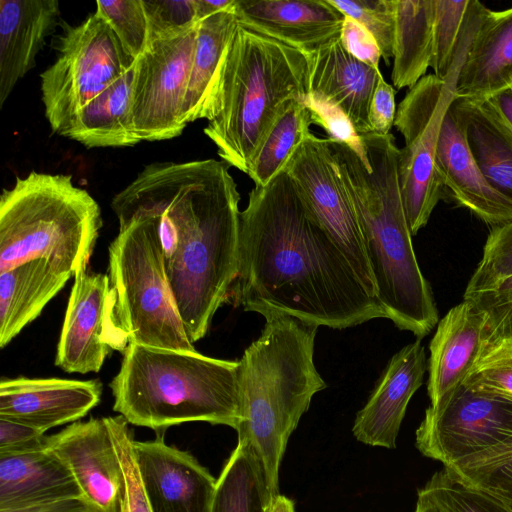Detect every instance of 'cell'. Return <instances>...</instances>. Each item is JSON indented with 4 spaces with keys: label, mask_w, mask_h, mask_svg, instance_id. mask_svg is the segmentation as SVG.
<instances>
[{
    "label": "cell",
    "mask_w": 512,
    "mask_h": 512,
    "mask_svg": "<svg viewBox=\"0 0 512 512\" xmlns=\"http://www.w3.org/2000/svg\"><path fill=\"white\" fill-rule=\"evenodd\" d=\"M229 302L264 318L287 315L332 329L386 318L284 170L254 186L240 213Z\"/></svg>",
    "instance_id": "1"
},
{
    "label": "cell",
    "mask_w": 512,
    "mask_h": 512,
    "mask_svg": "<svg viewBox=\"0 0 512 512\" xmlns=\"http://www.w3.org/2000/svg\"><path fill=\"white\" fill-rule=\"evenodd\" d=\"M437 167L443 199L467 209L491 228L512 221V202L483 176L451 105L441 123Z\"/></svg>",
    "instance_id": "20"
},
{
    "label": "cell",
    "mask_w": 512,
    "mask_h": 512,
    "mask_svg": "<svg viewBox=\"0 0 512 512\" xmlns=\"http://www.w3.org/2000/svg\"><path fill=\"white\" fill-rule=\"evenodd\" d=\"M80 496L71 472L47 444L0 455V509Z\"/></svg>",
    "instance_id": "26"
},
{
    "label": "cell",
    "mask_w": 512,
    "mask_h": 512,
    "mask_svg": "<svg viewBox=\"0 0 512 512\" xmlns=\"http://www.w3.org/2000/svg\"><path fill=\"white\" fill-rule=\"evenodd\" d=\"M71 277L40 259L0 272V347L36 319Z\"/></svg>",
    "instance_id": "27"
},
{
    "label": "cell",
    "mask_w": 512,
    "mask_h": 512,
    "mask_svg": "<svg viewBox=\"0 0 512 512\" xmlns=\"http://www.w3.org/2000/svg\"><path fill=\"white\" fill-rule=\"evenodd\" d=\"M465 385L512 401V337L489 340Z\"/></svg>",
    "instance_id": "38"
},
{
    "label": "cell",
    "mask_w": 512,
    "mask_h": 512,
    "mask_svg": "<svg viewBox=\"0 0 512 512\" xmlns=\"http://www.w3.org/2000/svg\"><path fill=\"white\" fill-rule=\"evenodd\" d=\"M340 41L347 52L358 60L379 69L382 58L375 38L360 23L350 17H345Z\"/></svg>",
    "instance_id": "43"
},
{
    "label": "cell",
    "mask_w": 512,
    "mask_h": 512,
    "mask_svg": "<svg viewBox=\"0 0 512 512\" xmlns=\"http://www.w3.org/2000/svg\"><path fill=\"white\" fill-rule=\"evenodd\" d=\"M273 499L258 455L238 441L217 479L210 512H270Z\"/></svg>",
    "instance_id": "31"
},
{
    "label": "cell",
    "mask_w": 512,
    "mask_h": 512,
    "mask_svg": "<svg viewBox=\"0 0 512 512\" xmlns=\"http://www.w3.org/2000/svg\"><path fill=\"white\" fill-rule=\"evenodd\" d=\"M105 418L123 474L119 512H152L139 474L129 423L121 415Z\"/></svg>",
    "instance_id": "35"
},
{
    "label": "cell",
    "mask_w": 512,
    "mask_h": 512,
    "mask_svg": "<svg viewBox=\"0 0 512 512\" xmlns=\"http://www.w3.org/2000/svg\"><path fill=\"white\" fill-rule=\"evenodd\" d=\"M47 444L44 432L31 426L0 418V455L25 452Z\"/></svg>",
    "instance_id": "44"
},
{
    "label": "cell",
    "mask_w": 512,
    "mask_h": 512,
    "mask_svg": "<svg viewBox=\"0 0 512 512\" xmlns=\"http://www.w3.org/2000/svg\"><path fill=\"white\" fill-rule=\"evenodd\" d=\"M512 126V87L489 98Z\"/></svg>",
    "instance_id": "48"
},
{
    "label": "cell",
    "mask_w": 512,
    "mask_h": 512,
    "mask_svg": "<svg viewBox=\"0 0 512 512\" xmlns=\"http://www.w3.org/2000/svg\"><path fill=\"white\" fill-rule=\"evenodd\" d=\"M488 317L490 339L494 337H512V277L495 287L469 298Z\"/></svg>",
    "instance_id": "42"
},
{
    "label": "cell",
    "mask_w": 512,
    "mask_h": 512,
    "mask_svg": "<svg viewBox=\"0 0 512 512\" xmlns=\"http://www.w3.org/2000/svg\"><path fill=\"white\" fill-rule=\"evenodd\" d=\"M512 87V7L486 8L459 72L456 97L489 99Z\"/></svg>",
    "instance_id": "24"
},
{
    "label": "cell",
    "mask_w": 512,
    "mask_h": 512,
    "mask_svg": "<svg viewBox=\"0 0 512 512\" xmlns=\"http://www.w3.org/2000/svg\"><path fill=\"white\" fill-rule=\"evenodd\" d=\"M102 224L99 204L70 175L17 177L0 197V272L40 259L74 277L87 269Z\"/></svg>",
    "instance_id": "7"
},
{
    "label": "cell",
    "mask_w": 512,
    "mask_h": 512,
    "mask_svg": "<svg viewBox=\"0 0 512 512\" xmlns=\"http://www.w3.org/2000/svg\"><path fill=\"white\" fill-rule=\"evenodd\" d=\"M427 358L421 339L395 353L358 411L352 432L370 446L394 449L408 403L422 386Z\"/></svg>",
    "instance_id": "19"
},
{
    "label": "cell",
    "mask_w": 512,
    "mask_h": 512,
    "mask_svg": "<svg viewBox=\"0 0 512 512\" xmlns=\"http://www.w3.org/2000/svg\"><path fill=\"white\" fill-rule=\"evenodd\" d=\"M98 379H2L0 418L19 422L42 432L74 423L98 405L102 395Z\"/></svg>",
    "instance_id": "18"
},
{
    "label": "cell",
    "mask_w": 512,
    "mask_h": 512,
    "mask_svg": "<svg viewBox=\"0 0 512 512\" xmlns=\"http://www.w3.org/2000/svg\"><path fill=\"white\" fill-rule=\"evenodd\" d=\"M345 16L360 23L375 38L385 65L393 59L395 0H329Z\"/></svg>",
    "instance_id": "39"
},
{
    "label": "cell",
    "mask_w": 512,
    "mask_h": 512,
    "mask_svg": "<svg viewBox=\"0 0 512 512\" xmlns=\"http://www.w3.org/2000/svg\"><path fill=\"white\" fill-rule=\"evenodd\" d=\"M109 275L88 269L74 275L55 365L69 373L99 372L112 351L123 354L129 338L116 316Z\"/></svg>",
    "instance_id": "14"
},
{
    "label": "cell",
    "mask_w": 512,
    "mask_h": 512,
    "mask_svg": "<svg viewBox=\"0 0 512 512\" xmlns=\"http://www.w3.org/2000/svg\"><path fill=\"white\" fill-rule=\"evenodd\" d=\"M238 26L232 11L219 12L199 21L184 101L187 124L212 118L222 65Z\"/></svg>",
    "instance_id": "28"
},
{
    "label": "cell",
    "mask_w": 512,
    "mask_h": 512,
    "mask_svg": "<svg viewBox=\"0 0 512 512\" xmlns=\"http://www.w3.org/2000/svg\"><path fill=\"white\" fill-rule=\"evenodd\" d=\"M236 0H195L198 20L223 11L234 12Z\"/></svg>",
    "instance_id": "47"
},
{
    "label": "cell",
    "mask_w": 512,
    "mask_h": 512,
    "mask_svg": "<svg viewBox=\"0 0 512 512\" xmlns=\"http://www.w3.org/2000/svg\"><path fill=\"white\" fill-rule=\"evenodd\" d=\"M283 170L295 183L309 211L344 253L368 292L376 297L356 209L329 139L310 133Z\"/></svg>",
    "instance_id": "12"
},
{
    "label": "cell",
    "mask_w": 512,
    "mask_h": 512,
    "mask_svg": "<svg viewBox=\"0 0 512 512\" xmlns=\"http://www.w3.org/2000/svg\"><path fill=\"white\" fill-rule=\"evenodd\" d=\"M270 512H294V504L289 498L278 494L271 502Z\"/></svg>",
    "instance_id": "50"
},
{
    "label": "cell",
    "mask_w": 512,
    "mask_h": 512,
    "mask_svg": "<svg viewBox=\"0 0 512 512\" xmlns=\"http://www.w3.org/2000/svg\"><path fill=\"white\" fill-rule=\"evenodd\" d=\"M309 91L323 94L349 117L358 134L372 132L369 109L380 69L358 60L334 39L307 54Z\"/></svg>",
    "instance_id": "23"
},
{
    "label": "cell",
    "mask_w": 512,
    "mask_h": 512,
    "mask_svg": "<svg viewBox=\"0 0 512 512\" xmlns=\"http://www.w3.org/2000/svg\"><path fill=\"white\" fill-rule=\"evenodd\" d=\"M308 108L298 99L288 100L249 163L247 175L255 186H266L281 172L296 148L311 133Z\"/></svg>",
    "instance_id": "32"
},
{
    "label": "cell",
    "mask_w": 512,
    "mask_h": 512,
    "mask_svg": "<svg viewBox=\"0 0 512 512\" xmlns=\"http://www.w3.org/2000/svg\"><path fill=\"white\" fill-rule=\"evenodd\" d=\"M110 243L108 275L116 291V316L130 343L196 351L167 277L155 220L136 214L118 219Z\"/></svg>",
    "instance_id": "8"
},
{
    "label": "cell",
    "mask_w": 512,
    "mask_h": 512,
    "mask_svg": "<svg viewBox=\"0 0 512 512\" xmlns=\"http://www.w3.org/2000/svg\"><path fill=\"white\" fill-rule=\"evenodd\" d=\"M239 362L129 343L109 386L113 410L157 436L175 425L240 424Z\"/></svg>",
    "instance_id": "5"
},
{
    "label": "cell",
    "mask_w": 512,
    "mask_h": 512,
    "mask_svg": "<svg viewBox=\"0 0 512 512\" xmlns=\"http://www.w3.org/2000/svg\"><path fill=\"white\" fill-rule=\"evenodd\" d=\"M489 340L487 314L471 300L439 320L427 360L429 407H440L466 383Z\"/></svg>",
    "instance_id": "17"
},
{
    "label": "cell",
    "mask_w": 512,
    "mask_h": 512,
    "mask_svg": "<svg viewBox=\"0 0 512 512\" xmlns=\"http://www.w3.org/2000/svg\"><path fill=\"white\" fill-rule=\"evenodd\" d=\"M367 163L346 144L329 139L358 216L376 297L386 318L418 339L439 322L430 283L418 264L398 177L392 133L359 134Z\"/></svg>",
    "instance_id": "3"
},
{
    "label": "cell",
    "mask_w": 512,
    "mask_h": 512,
    "mask_svg": "<svg viewBox=\"0 0 512 512\" xmlns=\"http://www.w3.org/2000/svg\"><path fill=\"white\" fill-rule=\"evenodd\" d=\"M318 326L287 315L265 318L261 335L239 362L238 441L261 460L272 497L287 442L313 396L327 387L314 363Z\"/></svg>",
    "instance_id": "4"
},
{
    "label": "cell",
    "mask_w": 512,
    "mask_h": 512,
    "mask_svg": "<svg viewBox=\"0 0 512 512\" xmlns=\"http://www.w3.org/2000/svg\"><path fill=\"white\" fill-rule=\"evenodd\" d=\"M238 23L305 54L340 38L345 15L329 0H236Z\"/></svg>",
    "instance_id": "21"
},
{
    "label": "cell",
    "mask_w": 512,
    "mask_h": 512,
    "mask_svg": "<svg viewBox=\"0 0 512 512\" xmlns=\"http://www.w3.org/2000/svg\"><path fill=\"white\" fill-rule=\"evenodd\" d=\"M468 48L446 79L421 78L399 103L394 126L404 138L398 151V177L412 235L426 226L443 199L437 167V145L443 117L456 98V85Z\"/></svg>",
    "instance_id": "9"
},
{
    "label": "cell",
    "mask_w": 512,
    "mask_h": 512,
    "mask_svg": "<svg viewBox=\"0 0 512 512\" xmlns=\"http://www.w3.org/2000/svg\"><path fill=\"white\" fill-rule=\"evenodd\" d=\"M59 16L57 0H0V108L35 66Z\"/></svg>",
    "instance_id": "22"
},
{
    "label": "cell",
    "mask_w": 512,
    "mask_h": 512,
    "mask_svg": "<svg viewBox=\"0 0 512 512\" xmlns=\"http://www.w3.org/2000/svg\"><path fill=\"white\" fill-rule=\"evenodd\" d=\"M133 74L134 64L77 113L64 137L87 148L126 147L140 143L131 122Z\"/></svg>",
    "instance_id": "29"
},
{
    "label": "cell",
    "mask_w": 512,
    "mask_h": 512,
    "mask_svg": "<svg viewBox=\"0 0 512 512\" xmlns=\"http://www.w3.org/2000/svg\"><path fill=\"white\" fill-rule=\"evenodd\" d=\"M415 512H443L434 498L424 489L418 491Z\"/></svg>",
    "instance_id": "49"
},
{
    "label": "cell",
    "mask_w": 512,
    "mask_h": 512,
    "mask_svg": "<svg viewBox=\"0 0 512 512\" xmlns=\"http://www.w3.org/2000/svg\"><path fill=\"white\" fill-rule=\"evenodd\" d=\"M480 171L512 202V126L490 99L456 97L451 103Z\"/></svg>",
    "instance_id": "25"
},
{
    "label": "cell",
    "mask_w": 512,
    "mask_h": 512,
    "mask_svg": "<svg viewBox=\"0 0 512 512\" xmlns=\"http://www.w3.org/2000/svg\"><path fill=\"white\" fill-rule=\"evenodd\" d=\"M444 468L463 483L512 508V436L497 446Z\"/></svg>",
    "instance_id": "33"
},
{
    "label": "cell",
    "mask_w": 512,
    "mask_h": 512,
    "mask_svg": "<svg viewBox=\"0 0 512 512\" xmlns=\"http://www.w3.org/2000/svg\"><path fill=\"white\" fill-rule=\"evenodd\" d=\"M512 436V401L467 385L443 405L428 407L416 430V446L449 467Z\"/></svg>",
    "instance_id": "13"
},
{
    "label": "cell",
    "mask_w": 512,
    "mask_h": 512,
    "mask_svg": "<svg viewBox=\"0 0 512 512\" xmlns=\"http://www.w3.org/2000/svg\"><path fill=\"white\" fill-rule=\"evenodd\" d=\"M47 447L71 472L88 512H119L123 474L106 418L74 422L47 436Z\"/></svg>",
    "instance_id": "15"
},
{
    "label": "cell",
    "mask_w": 512,
    "mask_h": 512,
    "mask_svg": "<svg viewBox=\"0 0 512 512\" xmlns=\"http://www.w3.org/2000/svg\"><path fill=\"white\" fill-rule=\"evenodd\" d=\"M309 92L304 52L239 26L222 65L212 118L204 128L218 156L247 174L284 104Z\"/></svg>",
    "instance_id": "6"
},
{
    "label": "cell",
    "mask_w": 512,
    "mask_h": 512,
    "mask_svg": "<svg viewBox=\"0 0 512 512\" xmlns=\"http://www.w3.org/2000/svg\"><path fill=\"white\" fill-rule=\"evenodd\" d=\"M99 15L134 60L148 47V25L142 0L96 1Z\"/></svg>",
    "instance_id": "37"
},
{
    "label": "cell",
    "mask_w": 512,
    "mask_h": 512,
    "mask_svg": "<svg viewBox=\"0 0 512 512\" xmlns=\"http://www.w3.org/2000/svg\"><path fill=\"white\" fill-rule=\"evenodd\" d=\"M58 56L41 75V99L53 133L65 136L77 113L127 72L135 60L96 13L66 26Z\"/></svg>",
    "instance_id": "10"
},
{
    "label": "cell",
    "mask_w": 512,
    "mask_h": 512,
    "mask_svg": "<svg viewBox=\"0 0 512 512\" xmlns=\"http://www.w3.org/2000/svg\"><path fill=\"white\" fill-rule=\"evenodd\" d=\"M423 488L443 512H512L500 500L463 483L445 468L436 472Z\"/></svg>",
    "instance_id": "36"
},
{
    "label": "cell",
    "mask_w": 512,
    "mask_h": 512,
    "mask_svg": "<svg viewBox=\"0 0 512 512\" xmlns=\"http://www.w3.org/2000/svg\"><path fill=\"white\" fill-rule=\"evenodd\" d=\"M396 27L391 80L411 88L426 76L433 55L435 0H395Z\"/></svg>",
    "instance_id": "30"
},
{
    "label": "cell",
    "mask_w": 512,
    "mask_h": 512,
    "mask_svg": "<svg viewBox=\"0 0 512 512\" xmlns=\"http://www.w3.org/2000/svg\"><path fill=\"white\" fill-rule=\"evenodd\" d=\"M148 25V45L171 38L199 23L195 0H142Z\"/></svg>",
    "instance_id": "40"
},
{
    "label": "cell",
    "mask_w": 512,
    "mask_h": 512,
    "mask_svg": "<svg viewBox=\"0 0 512 512\" xmlns=\"http://www.w3.org/2000/svg\"><path fill=\"white\" fill-rule=\"evenodd\" d=\"M510 277H512V221L490 229L482 257L467 283L463 298L487 291Z\"/></svg>",
    "instance_id": "34"
},
{
    "label": "cell",
    "mask_w": 512,
    "mask_h": 512,
    "mask_svg": "<svg viewBox=\"0 0 512 512\" xmlns=\"http://www.w3.org/2000/svg\"><path fill=\"white\" fill-rule=\"evenodd\" d=\"M134 452L152 512H210L217 479L192 454L163 436L135 440Z\"/></svg>",
    "instance_id": "16"
},
{
    "label": "cell",
    "mask_w": 512,
    "mask_h": 512,
    "mask_svg": "<svg viewBox=\"0 0 512 512\" xmlns=\"http://www.w3.org/2000/svg\"><path fill=\"white\" fill-rule=\"evenodd\" d=\"M223 160L155 162L117 193V219L142 214L158 228L167 277L188 338L208 332L238 274L240 194Z\"/></svg>",
    "instance_id": "2"
},
{
    "label": "cell",
    "mask_w": 512,
    "mask_h": 512,
    "mask_svg": "<svg viewBox=\"0 0 512 512\" xmlns=\"http://www.w3.org/2000/svg\"><path fill=\"white\" fill-rule=\"evenodd\" d=\"M309 110L313 124L322 127L329 139L350 147L367 163L361 137L346 113L321 93L309 91L301 101Z\"/></svg>",
    "instance_id": "41"
},
{
    "label": "cell",
    "mask_w": 512,
    "mask_h": 512,
    "mask_svg": "<svg viewBox=\"0 0 512 512\" xmlns=\"http://www.w3.org/2000/svg\"><path fill=\"white\" fill-rule=\"evenodd\" d=\"M395 89L382 74L379 76L369 109L371 131L381 135L390 133L396 116Z\"/></svg>",
    "instance_id": "45"
},
{
    "label": "cell",
    "mask_w": 512,
    "mask_h": 512,
    "mask_svg": "<svg viewBox=\"0 0 512 512\" xmlns=\"http://www.w3.org/2000/svg\"><path fill=\"white\" fill-rule=\"evenodd\" d=\"M0 512H88L80 499L31 503L0 509Z\"/></svg>",
    "instance_id": "46"
},
{
    "label": "cell",
    "mask_w": 512,
    "mask_h": 512,
    "mask_svg": "<svg viewBox=\"0 0 512 512\" xmlns=\"http://www.w3.org/2000/svg\"><path fill=\"white\" fill-rule=\"evenodd\" d=\"M197 29L198 25L157 40L135 60L130 112L134 134L140 141L172 139L186 128L184 101Z\"/></svg>",
    "instance_id": "11"
}]
</instances>
